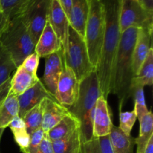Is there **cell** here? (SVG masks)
I'll return each instance as SVG.
<instances>
[{"mask_svg":"<svg viewBox=\"0 0 153 153\" xmlns=\"http://www.w3.org/2000/svg\"><path fill=\"white\" fill-rule=\"evenodd\" d=\"M105 12L104 39L97 73L102 95L107 100L112 92L115 59L120 39V10L121 0H101Z\"/></svg>","mask_w":153,"mask_h":153,"instance_id":"1","label":"cell"},{"mask_svg":"<svg viewBox=\"0 0 153 153\" xmlns=\"http://www.w3.org/2000/svg\"><path fill=\"white\" fill-rule=\"evenodd\" d=\"M139 28H129L121 33L119 47L115 59L111 94L117 97L120 111L131 97V85L134 77L133 73V51Z\"/></svg>","mask_w":153,"mask_h":153,"instance_id":"2","label":"cell"},{"mask_svg":"<svg viewBox=\"0 0 153 153\" xmlns=\"http://www.w3.org/2000/svg\"><path fill=\"white\" fill-rule=\"evenodd\" d=\"M102 95L97 70H94L80 82L79 94L76 102L68 108L71 115L79 120L83 143L93 137V120L96 103Z\"/></svg>","mask_w":153,"mask_h":153,"instance_id":"3","label":"cell"},{"mask_svg":"<svg viewBox=\"0 0 153 153\" xmlns=\"http://www.w3.org/2000/svg\"><path fill=\"white\" fill-rule=\"evenodd\" d=\"M0 44L10 54L16 67L34 52L36 43L18 15L8 19L0 35Z\"/></svg>","mask_w":153,"mask_h":153,"instance_id":"4","label":"cell"},{"mask_svg":"<svg viewBox=\"0 0 153 153\" xmlns=\"http://www.w3.org/2000/svg\"><path fill=\"white\" fill-rule=\"evenodd\" d=\"M105 21L101 0H90L89 13L85 29V44L93 67L97 70L104 39Z\"/></svg>","mask_w":153,"mask_h":153,"instance_id":"5","label":"cell"},{"mask_svg":"<svg viewBox=\"0 0 153 153\" xmlns=\"http://www.w3.org/2000/svg\"><path fill=\"white\" fill-rule=\"evenodd\" d=\"M61 51L64 67L71 69L79 82L96 70L90 61L85 39L70 25L67 46Z\"/></svg>","mask_w":153,"mask_h":153,"instance_id":"6","label":"cell"},{"mask_svg":"<svg viewBox=\"0 0 153 153\" xmlns=\"http://www.w3.org/2000/svg\"><path fill=\"white\" fill-rule=\"evenodd\" d=\"M51 0H29L22 7L18 16L37 43L48 21Z\"/></svg>","mask_w":153,"mask_h":153,"instance_id":"7","label":"cell"},{"mask_svg":"<svg viewBox=\"0 0 153 153\" xmlns=\"http://www.w3.org/2000/svg\"><path fill=\"white\" fill-rule=\"evenodd\" d=\"M119 20L121 33L133 27L152 26L153 12L145 8L137 0H121Z\"/></svg>","mask_w":153,"mask_h":153,"instance_id":"8","label":"cell"},{"mask_svg":"<svg viewBox=\"0 0 153 153\" xmlns=\"http://www.w3.org/2000/svg\"><path fill=\"white\" fill-rule=\"evenodd\" d=\"M80 82L70 68L64 67L57 86L55 100L64 107L69 108L77 100Z\"/></svg>","mask_w":153,"mask_h":153,"instance_id":"9","label":"cell"},{"mask_svg":"<svg viewBox=\"0 0 153 153\" xmlns=\"http://www.w3.org/2000/svg\"><path fill=\"white\" fill-rule=\"evenodd\" d=\"M44 58V72L43 78L40 80L49 94L55 99L58 81L64 69L62 51L61 49Z\"/></svg>","mask_w":153,"mask_h":153,"instance_id":"10","label":"cell"},{"mask_svg":"<svg viewBox=\"0 0 153 153\" xmlns=\"http://www.w3.org/2000/svg\"><path fill=\"white\" fill-rule=\"evenodd\" d=\"M48 22L59 39L62 49H64L67 46L70 22L67 14L58 0H51Z\"/></svg>","mask_w":153,"mask_h":153,"instance_id":"11","label":"cell"},{"mask_svg":"<svg viewBox=\"0 0 153 153\" xmlns=\"http://www.w3.org/2000/svg\"><path fill=\"white\" fill-rule=\"evenodd\" d=\"M113 125L107 100L101 95L96 103L93 120V137H100L109 135Z\"/></svg>","mask_w":153,"mask_h":153,"instance_id":"12","label":"cell"},{"mask_svg":"<svg viewBox=\"0 0 153 153\" xmlns=\"http://www.w3.org/2000/svg\"><path fill=\"white\" fill-rule=\"evenodd\" d=\"M46 98L55 99L46 89L41 80L17 97L19 102V117L22 119L25 114Z\"/></svg>","mask_w":153,"mask_h":153,"instance_id":"13","label":"cell"},{"mask_svg":"<svg viewBox=\"0 0 153 153\" xmlns=\"http://www.w3.org/2000/svg\"><path fill=\"white\" fill-rule=\"evenodd\" d=\"M152 26L139 28L133 51V73L135 76L152 48Z\"/></svg>","mask_w":153,"mask_h":153,"instance_id":"14","label":"cell"},{"mask_svg":"<svg viewBox=\"0 0 153 153\" xmlns=\"http://www.w3.org/2000/svg\"><path fill=\"white\" fill-rule=\"evenodd\" d=\"M61 48L62 46L59 39L47 21L36 43L34 52L41 58L58 52Z\"/></svg>","mask_w":153,"mask_h":153,"instance_id":"15","label":"cell"},{"mask_svg":"<svg viewBox=\"0 0 153 153\" xmlns=\"http://www.w3.org/2000/svg\"><path fill=\"white\" fill-rule=\"evenodd\" d=\"M68 114L70 112L67 108L60 104L55 99L46 98L41 128L45 133H47Z\"/></svg>","mask_w":153,"mask_h":153,"instance_id":"16","label":"cell"},{"mask_svg":"<svg viewBox=\"0 0 153 153\" xmlns=\"http://www.w3.org/2000/svg\"><path fill=\"white\" fill-rule=\"evenodd\" d=\"M69 22L70 25L84 38L85 29L89 13L90 0H71Z\"/></svg>","mask_w":153,"mask_h":153,"instance_id":"17","label":"cell"},{"mask_svg":"<svg viewBox=\"0 0 153 153\" xmlns=\"http://www.w3.org/2000/svg\"><path fill=\"white\" fill-rule=\"evenodd\" d=\"M37 75L32 74L25 70L22 65L16 67L15 73L10 77V88L9 94L19 97L25 91L35 85L39 81Z\"/></svg>","mask_w":153,"mask_h":153,"instance_id":"18","label":"cell"},{"mask_svg":"<svg viewBox=\"0 0 153 153\" xmlns=\"http://www.w3.org/2000/svg\"><path fill=\"white\" fill-rule=\"evenodd\" d=\"M109 140L114 153H134L135 138L124 134L119 127L113 125Z\"/></svg>","mask_w":153,"mask_h":153,"instance_id":"19","label":"cell"},{"mask_svg":"<svg viewBox=\"0 0 153 153\" xmlns=\"http://www.w3.org/2000/svg\"><path fill=\"white\" fill-rule=\"evenodd\" d=\"M52 143L54 153H80L82 143L80 128Z\"/></svg>","mask_w":153,"mask_h":153,"instance_id":"20","label":"cell"},{"mask_svg":"<svg viewBox=\"0 0 153 153\" xmlns=\"http://www.w3.org/2000/svg\"><path fill=\"white\" fill-rule=\"evenodd\" d=\"M17 97L8 94L0 106V130H4L16 117L19 116Z\"/></svg>","mask_w":153,"mask_h":153,"instance_id":"21","label":"cell"},{"mask_svg":"<svg viewBox=\"0 0 153 153\" xmlns=\"http://www.w3.org/2000/svg\"><path fill=\"white\" fill-rule=\"evenodd\" d=\"M78 128H80L79 120L70 114L51 128L46 134L49 140L52 142L72 134Z\"/></svg>","mask_w":153,"mask_h":153,"instance_id":"22","label":"cell"},{"mask_svg":"<svg viewBox=\"0 0 153 153\" xmlns=\"http://www.w3.org/2000/svg\"><path fill=\"white\" fill-rule=\"evenodd\" d=\"M153 83V49L149 50V54L140 67L138 73L132 79L131 90L134 87L151 86Z\"/></svg>","mask_w":153,"mask_h":153,"instance_id":"23","label":"cell"},{"mask_svg":"<svg viewBox=\"0 0 153 153\" xmlns=\"http://www.w3.org/2000/svg\"><path fill=\"white\" fill-rule=\"evenodd\" d=\"M139 135L135 138L137 146L136 153H143L149 139L153 136V116L151 111L142 117L140 120Z\"/></svg>","mask_w":153,"mask_h":153,"instance_id":"24","label":"cell"},{"mask_svg":"<svg viewBox=\"0 0 153 153\" xmlns=\"http://www.w3.org/2000/svg\"><path fill=\"white\" fill-rule=\"evenodd\" d=\"M8 127H10L15 142L19 146L21 152H25L29 144L30 134L27 131L23 120L19 116L16 117L11 121Z\"/></svg>","mask_w":153,"mask_h":153,"instance_id":"25","label":"cell"},{"mask_svg":"<svg viewBox=\"0 0 153 153\" xmlns=\"http://www.w3.org/2000/svg\"><path fill=\"white\" fill-rule=\"evenodd\" d=\"M46 99L42 100L39 104L28 111L22 118L26 126L27 131L29 134L35 130L41 128Z\"/></svg>","mask_w":153,"mask_h":153,"instance_id":"26","label":"cell"},{"mask_svg":"<svg viewBox=\"0 0 153 153\" xmlns=\"http://www.w3.org/2000/svg\"><path fill=\"white\" fill-rule=\"evenodd\" d=\"M15 65L10 54L0 44V87L10 78V75L15 71Z\"/></svg>","mask_w":153,"mask_h":153,"instance_id":"27","label":"cell"},{"mask_svg":"<svg viewBox=\"0 0 153 153\" xmlns=\"http://www.w3.org/2000/svg\"><path fill=\"white\" fill-rule=\"evenodd\" d=\"M143 87H134L131 88V97L134 100V111L137 114V119L140 118L149 112L145 102L144 90Z\"/></svg>","mask_w":153,"mask_h":153,"instance_id":"28","label":"cell"},{"mask_svg":"<svg viewBox=\"0 0 153 153\" xmlns=\"http://www.w3.org/2000/svg\"><path fill=\"white\" fill-rule=\"evenodd\" d=\"M29 0H0L1 12L7 19L18 14L22 7Z\"/></svg>","mask_w":153,"mask_h":153,"instance_id":"29","label":"cell"},{"mask_svg":"<svg viewBox=\"0 0 153 153\" xmlns=\"http://www.w3.org/2000/svg\"><path fill=\"white\" fill-rule=\"evenodd\" d=\"M137 114L133 109L131 111H120V126L121 131L126 135H131V130L137 120Z\"/></svg>","mask_w":153,"mask_h":153,"instance_id":"30","label":"cell"},{"mask_svg":"<svg viewBox=\"0 0 153 153\" xmlns=\"http://www.w3.org/2000/svg\"><path fill=\"white\" fill-rule=\"evenodd\" d=\"M45 134L43 128H40L30 134V141L28 146L22 153H36L38 150L40 145L44 137Z\"/></svg>","mask_w":153,"mask_h":153,"instance_id":"31","label":"cell"},{"mask_svg":"<svg viewBox=\"0 0 153 153\" xmlns=\"http://www.w3.org/2000/svg\"><path fill=\"white\" fill-rule=\"evenodd\" d=\"M39 61H40V57L38 56L35 52H33L32 54L28 55L26 58L23 61L21 65L27 71L29 72L30 73L37 75V68H38Z\"/></svg>","mask_w":153,"mask_h":153,"instance_id":"32","label":"cell"},{"mask_svg":"<svg viewBox=\"0 0 153 153\" xmlns=\"http://www.w3.org/2000/svg\"><path fill=\"white\" fill-rule=\"evenodd\" d=\"M96 153H114L111 145L109 135L100 137H94Z\"/></svg>","mask_w":153,"mask_h":153,"instance_id":"33","label":"cell"},{"mask_svg":"<svg viewBox=\"0 0 153 153\" xmlns=\"http://www.w3.org/2000/svg\"><path fill=\"white\" fill-rule=\"evenodd\" d=\"M36 153H54L52 141L49 139L46 133L45 134L44 137L40 145V147Z\"/></svg>","mask_w":153,"mask_h":153,"instance_id":"34","label":"cell"},{"mask_svg":"<svg viewBox=\"0 0 153 153\" xmlns=\"http://www.w3.org/2000/svg\"><path fill=\"white\" fill-rule=\"evenodd\" d=\"M80 153H96L95 143L94 138L88 142H82Z\"/></svg>","mask_w":153,"mask_h":153,"instance_id":"35","label":"cell"},{"mask_svg":"<svg viewBox=\"0 0 153 153\" xmlns=\"http://www.w3.org/2000/svg\"><path fill=\"white\" fill-rule=\"evenodd\" d=\"M10 78L8 80L6 81L1 87H0V106H1V103L4 101V99L9 94V91H10Z\"/></svg>","mask_w":153,"mask_h":153,"instance_id":"36","label":"cell"},{"mask_svg":"<svg viewBox=\"0 0 153 153\" xmlns=\"http://www.w3.org/2000/svg\"><path fill=\"white\" fill-rule=\"evenodd\" d=\"M7 22H8V19L6 17V16L2 12H0V35L5 28Z\"/></svg>","mask_w":153,"mask_h":153,"instance_id":"37","label":"cell"},{"mask_svg":"<svg viewBox=\"0 0 153 153\" xmlns=\"http://www.w3.org/2000/svg\"><path fill=\"white\" fill-rule=\"evenodd\" d=\"M143 7L149 11L153 12V0H137Z\"/></svg>","mask_w":153,"mask_h":153,"instance_id":"38","label":"cell"},{"mask_svg":"<svg viewBox=\"0 0 153 153\" xmlns=\"http://www.w3.org/2000/svg\"><path fill=\"white\" fill-rule=\"evenodd\" d=\"M143 153H153V136L149 139Z\"/></svg>","mask_w":153,"mask_h":153,"instance_id":"39","label":"cell"},{"mask_svg":"<svg viewBox=\"0 0 153 153\" xmlns=\"http://www.w3.org/2000/svg\"><path fill=\"white\" fill-rule=\"evenodd\" d=\"M0 12H1V4H0Z\"/></svg>","mask_w":153,"mask_h":153,"instance_id":"40","label":"cell"}]
</instances>
